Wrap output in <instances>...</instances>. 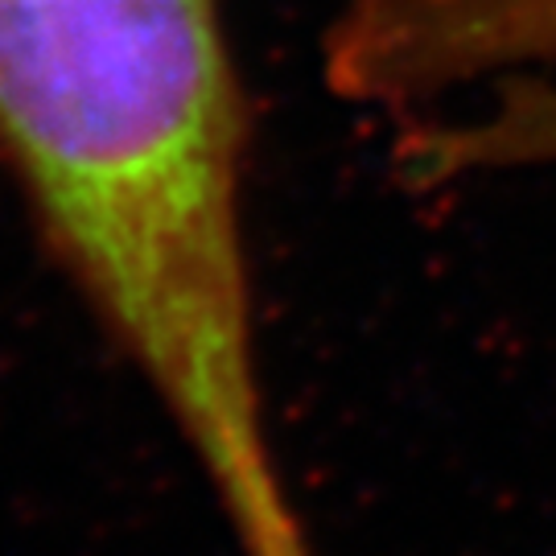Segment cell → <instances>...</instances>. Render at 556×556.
<instances>
[{
    "label": "cell",
    "mask_w": 556,
    "mask_h": 556,
    "mask_svg": "<svg viewBox=\"0 0 556 556\" xmlns=\"http://www.w3.org/2000/svg\"><path fill=\"white\" fill-rule=\"evenodd\" d=\"M252 103L223 0H0V161L174 420L239 556H318L268 433Z\"/></svg>",
    "instance_id": "obj_1"
},
{
    "label": "cell",
    "mask_w": 556,
    "mask_h": 556,
    "mask_svg": "<svg viewBox=\"0 0 556 556\" xmlns=\"http://www.w3.org/2000/svg\"><path fill=\"white\" fill-rule=\"evenodd\" d=\"M556 66V0H338L321 75L338 100L413 108Z\"/></svg>",
    "instance_id": "obj_2"
},
{
    "label": "cell",
    "mask_w": 556,
    "mask_h": 556,
    "mask_svg": "<svg viewBox=\"0 0 556 556\" xmlns=\"http://www.w3.org/2000/svg\"><path fill=\"white\" fill-rule=\"evenodd\" d=\"M396 169L413 190L478 174L556 169V79L544 71L507 75L470 116L413 124L396 140Z\"/></svg>",
    "instance_id": "obj_3"
}]
</instances>
